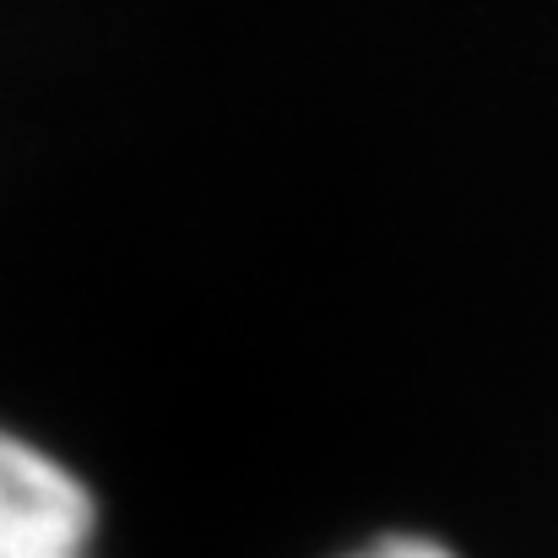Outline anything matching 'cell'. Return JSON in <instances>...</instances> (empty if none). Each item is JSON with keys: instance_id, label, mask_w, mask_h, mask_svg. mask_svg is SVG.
Masks as SVG:
<instances>
[{"instance_id": "obj_2", "label": "cell", "mask_w": 558, "mask_h": 558, "mask_svg": "<svg viewBox=\"0 0 558 558\" xmlns=\"http://www.w3.org/2000/svg\"><path fill=\"white\" fill-rule=\"evenodd\" d=\"M337 558H466V554H456L450 543H439L428 532H374L359 548H348Z\"/></svg>"}, {"instance_id": "obj_1", "label": "cell", "mask_w": 558, "mask_h": 558, "mask_svg": "<svg viewBox=\"0 0 558 558\" xmlns=\"http://www.w3.org/2000/svg\"><path fill=\"white\" fill-rule=\"evenodd\" d=\"M104 505L38 434L0 423V558H98Z\"/></svg>"}]
</instances>
